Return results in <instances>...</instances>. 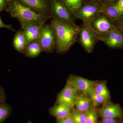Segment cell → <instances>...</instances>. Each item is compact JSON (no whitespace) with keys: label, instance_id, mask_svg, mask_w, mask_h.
I'll list each match as a JSON object with an SVG mask.
<instances>
[{"label":"cell","instance_id":"6da1fadb","mask_svg":"<svg viewBox=\"0 0 123 123\" xmlns=\"http://www.w3.org/2000/svg\"><path fill=\"white\" fill-rule=\"evenodd\" d=\"M50 24L55 35L56 52L60 54L66 53L78 40L80 26L75 23L52 19Z\"/></svg>","mask_w":123,"mask_h":123},{"label":"cell","instance_id":"7a4b0ae2","mask_svg":"<svg viewBox=\"0 0 123 123\" xmlns=\"http://www.w3.org/2000/svg\"><path fill=\"white\" fill-rule=\"evenodd\" d=\"M5 10L12 18L20 22L22 29L31 24H44L51 18L50 15L35 12L21 4L17 0H10Z\"/></svg>","mask_w":123,"mask_h":123},{"label":"cell","instance_id":"3957f363","mask_svg":"<svg viewBox=\"0 0 123 123\" xmlns=\"http://www.w3.org/2000/svg\"><path fill=\"white\" fill-rule=\"evenodd\" d=\"M48 5L51 19L75 24V18L64 0H48Z\"/></svg>","mask_w":123,"mask_h":123},{"label":"cell","instance_id":"277c9868","mask_svg":"<svg viewBox=\"0 0 123 123\" xmlns=\"http://www.w3.org/2000/svg\"><path fill=\"white\" fill-rule=\"evenodd\" d=\"M88 25L101 41L107 35L117 28L111 20L100 13L88 24Z\"/></svg>","mask_w":123,"mask_h":123},{"label":"cell","instance_id":"5b68a950","mask_svg":"<svg viewBox=\"0 0 123 123\" xmlns=\"http://www.w3.org/2000/svg\"><path fill=\"white\" fill-rule=\"evenodd\" d=\"M103 3L96 1L84 2L74 15V17L75 19H80L83 23L88 24L100 13Z\"/></svg>","mask_w":123,"mask_h":123},{"label":"cell","instance_id":"8992f818","mask_svg":"<svg viewBox=\"0 0 123 123\" xmlns=\"http://www.w3.org/2000/svg\"><path fill=\"white\" fill-rule=\"evenodd\" d=\"M43 52L52 53L56 50V39L54 31L50 24L44 23L37 40Z\"/></svg>","mask_w":123,"mask_h":123},{"label":"cell","instance_id":"52a82bcc","mask_svg":"<svg viewBox=\"0 0 123 123\" xmlns=\"http://www.w3.org/2000/svg\"><path fill=\"white\" fill-rule=\"evenodd\" d=\"M80 27L78 41L86 52L92 53L99 39L88 24L83 22Z\"/></svg>","mask_w":123,"mask_h":123},{"label":"cell","instance_id":"ba28073f","mask_svg":"<svg viewBox=\"0 0 123 123\" xmlns=\"http://www.w3.org/2000/svg\"><path fill=\"white\" fill-rule=\"evenodd\" d=\"M78 92L85 94L88 96L94 90V87L98 81L91 80L82 77L70 74L67 79Z\"/></svg>","mask_w":123,"mask_h":123},{"label":"cell","instance_id":"9c48e42d","mask_svg":"<svg viewBox=\"0 0 123 123\" xmlns=\"http://www.w3.org/2000/svg\"><path fill=\"white\" fill-rule=\"evenodd\" d=\"M77 92L74 86L67 81L66 85L57 95L55 105L64 102L73 108L78 97Z\"/></svg>","mask_w":123,"mask_h":123},{"label":"cell","instance_id":"30bf717a","mask_svg":"<svg viewBox=\"0 0 123 123\" xmlns=\"http://www.w3.org/2000/svg\"><path fill=\"white\" fill-rule=\"evenodd\" d=\"M115 0H107L104 2L100 13L103 14L113 22H117L123 16V12L117 8Z\"/></svg>","mask_w":123,"mask_h":123},{"label":"cell","instance_id":"8fae6325","mask_svg":"<svg viewBox=\"0 0 123 123\" xmlns=\"http://www.w3.org/2000/svg\"><path fill=\"white\" fill-rule=\"evenodd\" d=\"M98 115L102 119L104 118H123V108L120 105L110 102L97 110Z\"/></svg>","mask_w":123,"mask_h":123},{"label":"cell","instance_id":"7c38bea8","mask_svg":"<svg viewBox=\"0 0 123 123\" xmlns=\"http://www.w3.org/2000/svg\"><path fill=\"white\" fill-rule=\"evenodd\" d=\"M25 7L38 13L49 14L48 0H17Z\"/></svg>","mask_w":123,"mask_h":123},{"label":"cell","instance_id":"4fadbf2b","mask_svg":"<svg viewBox=\"0 0 123 123\" xmlns=\"http://www.w3.org/2000/svg\"><path fill=\"white\" fill-rule=\"evenodd\" d=\"M101 41L110 48H123V33L116 28L108 33Z\"/></svg>","mask_w":123,"mask_h":123},{"label":"cell","instance_id":"5bb4252c","mask_svg":"<svg viewBox=\"0 0 123 123\" xmlns=\"http://www.w3.org/2000/svg\"><path fill=\"white\" fill-rule=\"evenodd\" d=\"M44 24H31L25 26L22 29L27 45L31 42L38 39L42 27Z\"/></svg>","mask_w":123,"mask_h":123},{"label":"cell","instance_id":"9a60e30c","mask_svg":"<svg viewBox=\"0 0 123 123\" xmlns=\"http://www.w3.org/2000/svg\"><path fill=\"white\" fill-rule=\"evenodd\" d=\"M72 108L66 103H60L51 107L49 110V113L56 119L62 118L68 116L72 112Z\"/></svg>","mask_w":123,"mask_h":123},{"label":"cell","instance_id":"2e32d148","mask_svg":"<svg viewBox=\"0 0 123 123\" xmlns=\"http://www.w3.org/2000/svg\"><path fill=\"white\" fill-rule=\"evenodd\" d=\"M43 51L37 40H34L27 45L23 54L26 57L34 58L37 57Z\"/></svg>","mask_w":123,"mask_h":123},{"label":"cell","instance_id":"e0dca14e","mask_svg":"<svg viewBox=\"0 0 123 123\" xmlns=\"http://www.w3.org/2000/svg\"><path fill=\"white\" fill-rule=\"evenodd\" d=\"M14 48L18 52L23 54L27 44L22 29L16 32L13 39Z\"/></svg>","mask_w":123,"mask_h":123},{"label":"cell","instance_id":"ac0fdd59","mask_svg":"<svg viewBox=\"0 0 123 123\" xmlns=\"http://www.w3.org/2000/svg\"><path fill=\"white\" fill-rule=\"evenodd\" d=\"M75 106L76 110L84 112H86L90 107L92 106V102L90 97L83 93L78 95Z\"/></svg>","mask_w":123,"mask_h":123},{"label":"cell","instance_id":"d6986e66","mask_svg":"<svg viewBox=\"0 0 123 123\" xmlns=\"http://www.w3.org/2000/svg\"><path fill=\"white\" fill-rule=\"evenodd\" d=\"M107 81H98L94 87V90L101 95L107 103L110 102L111 96L107 86Z\"/></svg>","mask_w":123,"mask_h":123},{"label":"cell","instance_id":"ffe728a7","mask_svg":"<svg viewBox=\"0 0 123 123\" xmlns=\"http://www.w3.org/2000/svg\"><path fill=\"white\" fill-rule=\"evenodd\" d=\"M12 108L6 102L0 104V123H3L11 114Z\"/></svg>","mask_w":123,"mask_h":123},{"label":"cell","instance_id":"44dd1931","mask_svg":"<svg viewBox=\"0 0 123 123\" xmlns=\"http://www.w3.org/2000/svg\"><path fill=\"white\" fill-rule=\"evenodd\" d=\"M71 13L73 15L84 3L83 0H64Z\"/></svg>","mask_w":123,"mask_h":123},{"label":"cell","instance_id":"7402d4cb","mask_svg":"<svg viewBox=\"0 0 123 123\" xmlns=\"http://www.w3.org/2000/svg\"><path fill=\"white\" fill-rule=\"evenodd\" d=\"M89 97L92 102V106L95 107L100 105H103L107 103L103 97L95 90L90 95Z\"/></svg>","mask_w":123,"mask_h":123},{"label":"cell","instance_id":"603a6c76","mask_svg":"<svg viewBox=\"0 0 123 123\" xmlns=\"http://www.w3.org/2000/svg\"><path fill=\"white\" fill-rule=\"evenodd\" d=\"M72 114L74 123H86V111H79L73 108L72 109Z\"/></svg>","mask_w":123,"mask_h":123},{"label":"cell","instance_id":"cb8c5ba5","mask_svg":"<svg viewBox=\"0 0 123 123\" xmlns=\"http://www.w3.org/2000/svg\"><path fill=\"white\" fill-rule=\"evenodd\" d=\"M86 123H98V115L96 107L91 106L86 111Z\"/></svg>","mask_w":123,"mask_h":123},{"label":"cell","instance_id":"d4e9b609","mask_svg":"<svg viewBox=\"0 0 123 123\" xmlns=\"http://www.w3.org/2000/svg\"><path fill=\"white\" fill-rule=\"evenodd\" d=\"M98 123H123V118H104Z\"/></svg>","mask_w":123,"mask_h":123},{"label":"cell","instance_id":"484cf974","mask_svg":"<svg viewBox=\"0 0 123 123\" xmlns=\"http://www.w3.org/2000/svg\"><path fill=\"white\" fill-rule=\"evenodd\" d=\"M56 123H74L73 120L72 111L70 114L66 117L56 119Z\"/></svg>","mask_w":123,"mask_h":123},{"label":"cell","instance_id":"4316f807","mask_svg":"<svg viewBox=\"0 0 123 123\" xmlns=\"http://www.w3.org/2000/svg\"><path fill=\"white\" fill-rule=\"evenodd\" d=\"M7 97L4 89L1 86H0V104L6 102Z\"/></svg>","mask_w":123,"mask_h":123},{"label":"cell","instance_id":"83f0119b","mask_svg":"<svg viewBox=\"0 0 123 123\" xmlns=\"http://www.w3.org/2000/svg\"><path fill=\"white\" fill-rule=\"evenodd\" d=\"M10 0H0V14L6 10Z\"/></svg>","mask_w":123,"mask_h":123},{"label":"cell","instance_id":"f1b7e54d","mask_svg":"<svg viewBox=\"0 0 123 123\" xmlns=\"http://www.w3.org/2000/svg\"><path fill=\"white\" fill-rule=\"evenodd\" d=\"M0 28H4L6 29H9L13 31H15V30L13 28L12 25H7L4 23L1 20L0 17Z\"/></svg>","mask_w":123,"mask_h":123},{"label":"cell","instance_id":"f546056e","mask_svg":"<svg viewBox=\"0 0 123 123\" xmlns=\"http://www.w3.org/2000/svg\"><path fill=\"white\" fill-rule=\"evenodd\" d=\"M116 26L117 29L123 33V16L121 19L117 22Z\"/></svg>","mask_w":123,"mask_h":123},{"label":"cell","instance_id":"4dcf8cb0","mask_svg":"<svg viewBox=\"0 0 123 123\" xmlns=\"http://www.w3.org/2000/svg\"><path fill=\"white\" fill-rule=\"evenodd\" d=\"M116 3L117 8L119 10L123 12V0H118L117 1Z\"/></svg>","mask_w":123,"mask_h":123},{"label":"cell","instance_id":"1f68e13d","mask_svg":"<svg viewBox=\"0 0 123 123\" xmlns=\"http://www.w3.org/2000/svg\"><path fill=\"white\" fill-rule=\"evenodd\" d=\"M99 1V2H102V3H103L104 2L103 0H84V3L88 2L89 1Z\"/></svg>","mask_w":123,"mask_h":123},{"label":"cell","instance_id":"d6a6232c","mask_svg":"<svg viewBox=\"0 0 123 123\" xmlns=\"http://www.w3.org/2000/svg\"></svg>","mask_w":123,"mask_h":123}]
</instances>
